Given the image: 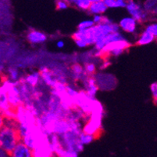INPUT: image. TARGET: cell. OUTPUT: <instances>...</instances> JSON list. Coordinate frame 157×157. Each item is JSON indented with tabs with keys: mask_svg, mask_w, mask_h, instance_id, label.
<instances>
[{
	"mask_svg": "<svg viewBox=\"0 0 157 157\" xmlns=\"http://www.w3.org/2000/svg\"><path fill=\"white\" fill-rule=\"evenodd\" d=\"M18 124V121L14 118H5V124L0 130V149L9 155L21 141Z\"/></svg>",
	"mask_w": 157,
	"mask_h": 157,
	"instance_id": "obj_1",
	"label": "cell"
},
{
	"mask_svg": "<svg viewBox=\"0 0 157 157\" xmlns=\"http://www.w3.org/2000/svg\"><path fill=\"white\" fill-rule=\"evenodd\" d=\"M131 17L138 23H142L148 20V13L139 4L134 2L133 0H128L125 6Z\"/></svg>",
	"mask_w": 157,
	"mask_h": 157,
	"instance_id": "obj_2",
	"label": "cell"
},
{
	"mask_svg": "<svg viewBox=\"0 0 157 157\" xmlns=\"http://www.w3.org/2000/svg\"><path fill=\"white\" fill-rule=\"evenodd\" d=\"M10 155L11 157H33L32 150L22 142H19L16 145Z\"/></svg>",
	"mask_w": 157,
	"mask_h": 157,
	"instance_id": "obj_3",
	"label": "cell"
},
{
	"mask_svg": "<svg viewBox=\"0 0 157 157\" xmlns=\"http://www.w3.org/2000/svg\"><path fill=\"white\" fill-rule=\"evenodd\" d=\"M40 78H42V81L48 86L53 87L55 83L57 82L55 74L53 72L49 70L47 68H42L41 69V72H39Z\"/></svg>",
	"mask_w": 157,
	"mask_h": 157,
	"instance_id": "obj_4",
	"label": "cell"
},
{
	"mask_svg": "<svg viewBox=\"0 0 157 157\" xmlns=\"http://www.w3.org/2000/svg\"><path fill=\"white\" fill-rule=\"evenodd\" d=\"M28 42L32 44H40L46 41L47 36L43 32L36 30H30L27 35Z\"/></svg>",
	"mask_w": 157,
	"mask_h": 157,
	"instance_id": "obj_5",
	"label": "cell"
},
{
	"mask_svg": "<svg viewBox=\"0 0 157 157\" xmlns=\"http://www.w3.org/2000/svg\"><path fill=\"white\" fill-rule=\"evenodd\" d=\"M136 25L137 21L131 17H124L120 21V27L124 31L128 33L135 32L136 30Z\"/></svg>",
	"mask_w": 157,
	"mask_h": 157,
	"instance_id": "obj_6",
	"label": "cell"
},
{
	"mask_svg": "<svg viewBox=\"0 0 157 157\" xmlns=\"http://www.w3.org/2000/svg\"><path fill=\"white\" fill-rule=\"evenodd\" d=\"M107 6L104 3L103 1L97 2H92L90 5L89 8L88 9V11L89 14L96 15V14H102L106 11Z\"/></svg>",
	"mask_w": 157,
	"mask_h": 157,
	"instance_id": "obj_7",
	"label": "cell"
},
{
	"mask_svg": "<svg viewBox=\"0 0 157 157\" xmlns=\"http://www.w3.org/2000/svg\"><path fill=\"white\" fill-rule=\"evenodd\" d=\"M156 39L153 35L149 33L148 31H145L142 35L140 38L138 39V41L135 43V46H143L148 44V43H151L152 42H153L154 40Z\"/></svg>",
	"mask_w": 157,
	"mask_h": 157,
	"instance_id": "obj_8",
	"label": "cell"
},
{
	"mask_svg": "<svg viewBox=\"0 0 157 157\" xmlns=\"http://www.w3.org/2000/svg\"><path fill=\"white\" fill-rule=\"evenodd\" d=\"M24 80L27 84L32 86V87H35V86L38 85V82L40 80L39 72H34L30 75H28L26 77L24 78Z\"/></svg>",
	"mask_w": 157,
	"mask_h": 157,
	"instance_id": "obj_9",
	"label": "cell"
},
{
	"mask_svg": "<svg viewBox=\"0 0 157 157\" xmlns=\"http://www.w3.org/2000/svg\"><path fill=\"white\" fill-rule=\"evenodd\" d=\"M144 10L148 14H153L156 13V0H146V2L144 4Z\"/></svg>",
	"mask_w": 157,
	"mask_h": 157,
	"instance_id": "obj_10",
	"label": "cell"
},
{
	"mask_svg": "<svg viewBox=\"0 0 157 157\" xmlns=\"http://www.w3.org/2000/svg\"><path fill=\"white\" fill-rule=\"evenodd\" d=\"M72 4L81 10H88L91 5V2L90 0H73Z\"/></svg>",
	"mask_w": 157,
	"mask_h": 157,
	"instance_id": "obj_11",
	"label": "cell"
},
{
	"mask_svg": "<svg viewBox=\"0 0 157 157\" xmlns=\"http://www.w3.org/2000/svg\"><path fill=\"white\" fill-rule=\"evenodd\" d=\"M79 140L80 142L83 145H88V144L92 143L94 140H95L92 135L84 133V132H81L79 135Z\"/></svg>",
	"mask_w": 157,
	"mask_h": 157,
	"instance_id": "obj_12",
	"label": "cell"
},
{
	"mask_svg": "<svg viewBox=\"0 0 157 157\" xmlns=\"http://www.w3.org/2000/svg\"><path fill=\"white\" fill-rule=\"evenodd\" d=\"M84 70H85V74L88 76H94L96 71V68L93 63H86Z\"/></svg>",
	"mask_w": 157,
	"mask_h": 157,
	"instance_id": "obj_13",
	"label": "cell"
},
{
	"mask_svg": "<svg viewBox=\"0 0 157 157\" xmlns=\"http://www.w3.org/2000/svg\"><path fill=\"white\" fill-rule=\"evenodd\" d=\"M10 76H8V79H9L10 81L11 82H17L18 81V77H19V72H17V70L16 68H10L9 70Z\"/></svg>",
	"mask_w": 157,
	"mask_h": 157,
	"instance_id": "obj_14",
	"label": "cell"
},
{
	"mask_svg": "<svg viewBox=\"0 0 157 157\" xmlns=\"http://www.w3.org/2000/svg\"><path fill=\"white\" fill-rule=\"evenodd\" d=\"M95 23L93 22V21H91V20H88V21H82V22L80 23L78 26V30H84L87 29V28H89L91 27L94 25Z\"/></svg>",
	"mask_w": 157,
	"mask_h": 157,
	"instance_id": "obj_15",
	"label": "cell"
},
{
	"mask_svg": "<svg viewBox=\"0 0 157 157\" xmlns=\"http://www.w3.org/2000/svg\"><path fill=\"white\" fill-rule=\"evenodd\" d=\"M145 31H148L149 33L152 34L156 38V36H157V24H156V23H154V24H149V25L147 26Z\"/></svg>",
	"mask_w": 157,
	"mask_h": 157,
	"instance_id": "obj_16",
	"label": "cell"
},
{
	"mask_svg": "<svg viewBox=\"0 0 157 157\" xmlns=\"http://www.w3.org/2000/svg\"><path fill=\"white\" fill-rule=\"evenodd\" d=\"M56 6L57 10H66L69 6V4L64 0H56Z\"/></svg>",
	"mask_w": 157,
	"mask_h": 157,
	"instance_id": "obj_17",
	"label": "cell"
},
{
	"mask_svg": "<svg viewBox=\"0 0 157 157\" xmlns=\"http://www.w3.org/2000/svg\"><path fill=\"white\" fill-rule=\"evenodd\" d=\"M151 92H152V97L154 99V104L156 105L157 102V83H154L151 85Z\"/></svg>",
	"mask_w": 157,
	"mask_h": 157,
	"instance_id": "obj_18",
	"label": "cell"
},
{
	"mask_svg": "<svg viewBox=\"0 0 157 157\" xmlns=\"http://www.w3.org/2000/svg\"><path fill=\"white\" fill-rule=\"evenodd\" d=\"M114 2H115V8H119V7L126 6L128 0H114Z\"/></svg>",
	"mask_w": 157,
	"mask_h": 157,
	"instance_id": "obj_19",
	"label": "cell"
},
{
	"mask_svg": "<svg viewBox=\"0 0 157 157\" xmlns=\"http://www.w3.org/2000/svg\"><path fill=\"white\" fill-rule=\"evenodd\" d=\"M104 16H102L101 14H96V15H94L93 17V22L95 24H102V20H103Z\"/></svg>",
	"mask_w": 157,
	"mask_h": 157,
	"instance_id": "obj_20",
	"label": "cell"
},
{
	"mask_svg": "<svg viewBox=\"0 0 157 157\" xmlns=\"http://www.w3.org/2000/svg\"><path fill=\"white\" fill-rule=\"evenodd\" d=\"M75 41V43H76L77 45L79 47H81V48H83V47H86L87 46V43H85V41H83V40H81V39H76V40H74Z\"/></svg>",
	"mask_w": 157,
	"mask_h": 157,
	"instance_id": "obj_21",
	"label": "cell"
},
{
	"mask_svg": "<svg viewBox=\"0 0 157 157\" xmlns=\"http://www.w3.org/2000/svg\"><path fill=\"white\" fill-rule=\"evenodd\" d=\"M5 124V117H4L3 115L0 112V130L2 129V126Z\"/></svg>",
	"mask_w": 157,
	"mask_h": 157,
	"instance_id": "obj_22",
	"label": "cell"
},
{
	"mask_svg": "<svg viewBox=\"0 0 157 157\" xmlns=\"http://www.w3.org/2000/svg\"><path fill=\"white\" fill-rule=\"evenodd\" d=\"M57 47L59 48H63L64 47V43L63 41H59L57 43Z\"/></svg>",
	"mask_w": 157,
	"mask_h": 157,
	"instance_id": "obj_23",
	"label": "cell"
},
{
	"mask_svg": "<svg viewBox=\"0 0 157 157\" xmlns=\"http://www.w3.org/2000/svg\"><path fill=\"white\" fill-rule=\"evenodd\" d=\"M100 1H103V0H90V2H91V3H92V2H100Z\"/></svg>",
	"mask_w": 157,
	"mask_h": 157,
	"instance_id": "obj_24",
	"label": "cell"
},
{
	"mask_svg": "<svg viewBox=\"0 0 157 157\" xmlns=\"http://www.w3.org/2000/svg\"><path fill=\"white\" fill-rule=\"evenodd\" d=\"M64 1H66V2H67L68 4H72V2H73V0H64Z\"/></svg>",
	"mask_w": 157,
	"mask_h": 157,
	"instance_id": "obj_25",
	"label": "cell"
},
{
	"mask_svg": "<svg viewBox=\"0 0 157 157\" xmlns=\"http://www.w3.org/2000/svg\"><path fill=\"white\" fill-rule=\"evenodd\" d=\"M52 157H57V156H56V155H55V153H54V155H52Z\"/></svg>",
	"mask_w": 157,
	"mask_h": 157,
	"instance_id": "obj_26",
	"label": "cell"
}]
</instances>
